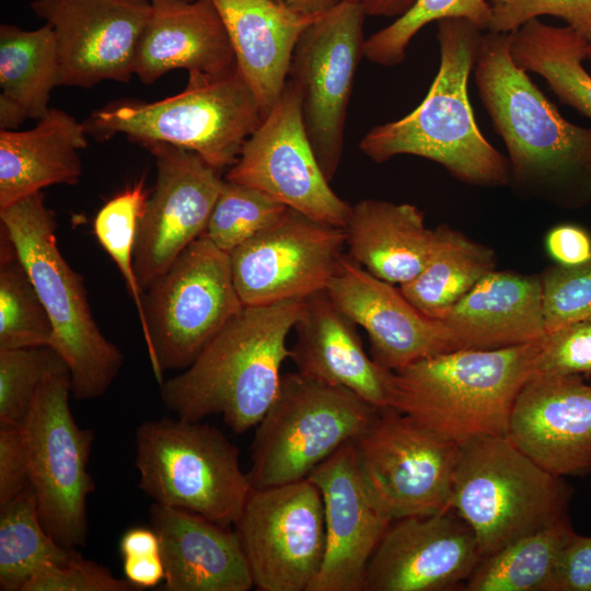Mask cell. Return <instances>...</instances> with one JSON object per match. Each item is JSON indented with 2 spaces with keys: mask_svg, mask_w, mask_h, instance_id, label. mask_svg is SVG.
<instances>
[{
  "mask_svg": "<svg viewBox=\"0 0 591 591\" xmlns=\"http://www.w3.org/2000/svg\"><path fill=\"white\" fill-rule=\"evenodd\" d=\"M512 33H483L474 79L520 189L565 204L591 197V128L568 121L518 67Z\"/></svg>",
  "mask_w": 591,
  "mask_h": 591,
  "instance_id": "6da1fadb",
  "label": "cell"
},
{
  "mask_svg": "<svg viewBox=\"0 0 591 591\" xmlns=\"http://www.w3.org/2000/svg\"><path fill=\"white\" fill-rule=\"evenodd\" d=\"M302 306L303 299L244 305L188 368L160 383L164 406L192 421L220 415L236 433L256 427L279 391Z\"/></svg>",
  "mask_w": 591,
  "mask_h": 591,
  "instance_id": "7a4b0ae2",
  "label": "cell"
},
{
  "mask_svg": "<svg viewBox=\"0 0 591 591\" xmlns=\"http://www.w3.org/2000/svg\"><path fill=\"white\" fill-rule=\"evenodd\" d=\"M437 26L440 66L427 95L408 115L368 131L360 150L376 163L421 157L473 186L509 185V160L480 132L467 93L483 31L465 19H443Z\"/></svg>",
  "mask_w": 591,
  "mask_h": 591,
  "instance_id": "3957f363",
  "label": "cell"
},
{
  "mask_svg": "<svg viewBox=\"0 0 591 591\" xmlns=\"http://www.w3.org/2000/svg\"><path fill=\"white\" fill-rule=\"evenodd\" d=\"M547 337V336H546ZM545 338L499 349H461L393 371L389 407L457 444L508 434L515 399Z\"/></svg>",
  "mask_w": 591,
  "mask_h": 591,
  "instance_id": "277c9868",
  "label": "cell"
},
{
  "mask_svg": "<svg viewBox=\"0 0 591 591\" xmlns=\"http://www.w3.org/2000/svg\"><path fill=\"white\" fill-rule=\"evenodd\" d=\"M0 221L49 316L50 348L70 371L71 395L77 401L101 397L117 378L123 355L102 334L83 278L58 248L54 216L42 192L0 210Z\"/></svg>",
  "mask_w": 591,
  "mask_h": 591,
  "instance_id": "5b68a950",
  "label": "cell"
},
{
  "mask_svg": "<svg viewBox=\"0 0 591 591\" xmlns=\"http://www.w3.org/2000/svg\"><path fill=\"white\" fill-rule=\"evenodd\" d=\"M188 74L186 88L173 96L118 100L94 111L86 131L99 139L123 134L142 146L167 143L197 153L219 172L231 167L263 120L258 101L237 67L221 76Z\"/></svg>",
  "mask_w": 591,
  "mask_h": 591,
  "instance_id": "8992f818",
  "label": "cell"
},
{
  "mask_svg": "<svg viewBox=\"0 0 591 591\" xmlns=\"http://www.w3.org/2000/svg\"><path fill=\"white\" fill-rule=\"evenodd\" d=\"M569 489L508 437L459 445L451 508L471 528L482 558L566 519Z\"/></svg>",
  "mask_w": 591,
  "mask_h": 591,
  "instance_id": "52a82bcc",
  "label": "cell"
},
{
  "mask_svg": "<svg viewBox=\"0 0 591 591\" xmlns=\"http://www.w3.org/2000/svg\"><path fill=\"white\" fill-rule=\"evenodd\" d=\"M139 488L154 503L234 525L252 490L236 447L218 428L162 417L135 434Z\"/></svg>",
  "mask_w": 591,
  "mask_h": 591,
  "instance_id": "ba28073f",
  "label": "cell"
},
{
  "mask_svg": "<svg viewBox=\"0 0 591 591\" xmlns=\"http://www.w3.org/2000/svg\"><path fill=\"white\" fill-rule=\"evenodd\" d=\"M380 408L352 391L298 371L282 374L277 396L256 426L252 489L308 478L372 422Z\"/></svg>",
  "mask_w": 591,
  "mask_h": 591,
  "instance_id": "9c48e42d",
  "label": "cell"
},
{
  "mask_svg": "<svg viewBox=\"0 0 591 591\" xmlns=\"http://www.w3.org/2000/svg\"><path fill=\"white\" fill-rule=\"evenodd\" d=\"M146 348L159 383L166 370H184L237 313L242 303L230 256L200 236L142 296Z\"/></svg>",
  "mask_w": 591,
  "mask_h": 591,
  "instance_id": "30bf717a",
  "label": "cell"
},
{
  "mask_svg": "<svg viewBox=\"0 0 591 591\" xmlns=\"http://www.w3.org/2000/svg\"><path fill=\"white\" fill-rule=\"evenodd\" d=\"M70 395V371L58 356L38 386L23 426L40 522L59 545L74 549L88 538L86 500L95 489L88 464L94 433L76 422Z\"/></svg>",
  "mask_w": 591,
  "mask_h": 591,
  "instance_id": "8fae6325",
  "label": "cell"
},
{
  "mask_svg": "<svg viewBox=\"0 0 591 591\" xmlns=\"http://www.w3.org/2000/svg\"><path fill=\"white\" fill-rule=\"evenodd\" d=\"M459 445L391 407L352 440L361 483L392 520L452 509Z\"/></svg>",
  "mask_w": 591,
  "mask_h": 591,
  "instance_id": "7c38bea8",
  "label": "cell"
},
{
  "mask_svg": "<svg viewBox=\"0 0 591 591\" xmlns=\"http://www.w3.org/2000/svg\"><path fill=\"white\" fill-rule=\"evenodd\" d=\"M363 8L343 0L300 35L288 80L320 167L331 183L343 154L344 127L356 70L363 56Z\"/></svg>",
  "mask_w": 591,
  "mask_h": 591,
  "instance_id": "4fadbf2b",
  "label": "cell"
},
{
  "mask_svg": "<svg viewBox=\"0 0 591 591\" xmlns=\"http://www.w3.org/2000/svg\"><path fill=\"white\" fill-rule=\"evenodd\" d=\"M234 530L257 590L309 591L326 541L323 499L313 482L252 489Z\"/></svg>",
  "mask_w": 591,
  "mask_h": 591,
  "instance_id": "5bb4252c",
  "label": "cell"
},
{
  "mask_svg": "<svg viewBox=\"0 0 591 591\" xmlns=\"http://www.w3.org/2000/svg\"><path fill=\"white\" fill-rule=\"evenodd\" d=\"M224 179L256 188L335 227L345 228L350 215L351 205L332 189L320 167L302 121L298 90L288 79Z\"/></svg>",
  "mask_w": 591,
  "mask_h": 591,
  "instance_id": "9a60e30c",
  "label": "cell"
},
{
  "mask_svg": "<svg viewBox=\"0 0 591 591\" xmlns=\"http://www.w3.org/2000/svg\"><path fill=\"white\" fill-rule=\"evenodd\" d=\"M345 246L344 228L288 208L229 254L237 294L244 305H267L323 291Z\"/></svg>",
  "mask_w": 591,
  "mask_h": 591,
  "instance_id": "2e32d148",
  "label": "cell"
},
{
  "mask_svg": "<svg viewBox=\"0 0 591 591\" xmlns=\"http://www.w3.org/2000/svg\"><path fill=\"white\" fill-rule=\"evenodd\" d=\"M143 147L155 160L157 182L135 247V273L142 291L202 235L224 184L220 172L190 150L162 142Z\"/></svg>",
  "mask_w": 591,
  "mask_h": 591,
  "instance_id": "e0dca14e",
  "label": "cell"
},
{
  "mask_svg": "<svg viewBox=\"0 0 591 591\" xmlns=\"http://www.w3.org/2000/svg\"><path fill=\"white\" fill-rule=\"evenodd\" d=\"M31 9L54 31L61 85L127 83L151 0H34Z\"/></svg>",
  "mask_w": 591,
  "mask_h": 591,
  "instance_id": "ac0fdd59",
  "label": "cell"
},
{
  "mask_svg": "<svg viewBox=\"0 0 591 591\" xmlns=\"http://www.w3.org/2000/svg\"><path fill=\"white\" fill-rule=\"evenodd\" d=\"M480 559L473 531L453 509L393 520L368 564L363 591L450 590Z\"/></svg>",
  "mask_w": 591,
  "mask_h": 591,
  "instance_id": "d6986e66",
  "label": "cell"
},
{
  "mask_svg": "<svg viewBox=\"0 0 591 591\" xmlns=\"http://www.w3.org/2000/svg\"><path fill=\"white\" fill-rule=\"evenodd\" d=\"M326 292L369 337L371 357L391 371L452 351L443 321L421 313L393 283L382 280L348 255L341 257Z\"/></svg>",
  "mask_w": 591,
  "mask_h": 591,
  "instance_id": "ffe728a7",
  "label": "cell"
},
{
  "mask_svg": "<svg viewBox=\"0 0 591 591\" xmlns=\"http://www.w3.org/2000/svg\"><path fill=\"white\" fill-rule=\"evenodd\" d=\"M323 499L325 553L309 591H363L368 564L392 523L359 477L352 441L308 477Z\"/></svg>",
  "mask_w": 591,
  "mask_h": 591,
  "instance_id": "44dd1931",
  "label": "cell"
},
{
  "mask_svg": "<svg viewBox=\"0 0 591 591\" xmlns=\"http://www.w3.org/2000/svg\"><path fill=\"white\" fill-rule=\"evenodd\" d=\"M508 437L557 476L591 471V386L579 375L532 374L521 389Z\"/></svg>",
  "mask_w": 591,
  "mask_h": 591,
  "instance_id": "7402d4cb",
  "label": "cell"
},
{
  "mask_svg": "<svg viewBox=\"0 0 591 591\" xmlns=\"http://www.w3.org/2000/svg\"><path fill=\"white\" fill-rule=\"evenodd\" d=\"M166 591H248L250 566L235 530L200 514L153 503Z\"/></svg>",
  "mask_w": 591,
  "mask_h": 591,
  "instance_id": "603a6c76",
  "label": "cell"
},
{
  "mask_svg": "<svg viewBox=\"0 0 591 591\" xmlns=\"http://www.w3.org/2000/svg\"><path fill=\"white\" fill-rule=\"evenodd\" d=\"M357 324L326 290L303 299L290 359L310 379L341 386L376 408L389 407L393 371L369 357Z\"/></svg>",
  "mask_w": 591,
  "mask_h": 591,
  "instance_id": "cb8c5ba5",
  "label": "cell"
},
{
  "mask_svg": "<svg viewBox=\"0 0 591 591\" xmlns=\"http://www.w3.org/2000/svg\"><path fill=\"white\" fill-rule=\"evenodd\" d=\"M174 69L211 76L236 69L227 30L211 0H151L134 73L152 84Z\"/></svg>",
  "mask_w": 591,
  "mask_h": 591,
  "instance_id": "d4e9b609",
  "label": "cell"
},
{
  "mask_svg": "<svg viewBox=\"0 0 591 591\" xmlns=\"http://www.w3.org/2000/svg\"><path fill=\"white\" fill-rule=\"evenodd\" d=\"M452 350L499 349L538 341L545 328L541 278L493 270L443 320Z\"/></svg>",
  "mask_w": 591,
  "mask_h": 591,
  "instance_id": "484cf974",
  "label": "cell"
},
{
  "mask_svg": "<svg viewBox=\"0 0 591 591\" xmlns=\"http://www.w3.org/2000/svg\"><path fill=\"white\" fill-rule=\"evenodd\" d=\"M231 42L236 67L263 115L270 112L288 79L296 44L316 19L274 0H211Z\"/></svg>",
  "mask_w": 591,
  "mask_h": 591,
  "instance_id": "4316f807",
  "label": "cell"
},
{
  "mask_svg": "<svg viewBox=\"0 0 591 591\" xmlns=\"http://www.w3.org/2000/svg\"><path fill=\"white\" fill-rule=\"evenodd\" d=\"M86 134L84 123L58 108L28 130H0V210L47 186L76 185Z\"/></svg>",
  "mask_w": 591,
  "mask_h": 591,
  "instance_id": "83f0119b",
  "label": "cell"
},
{
  "mask_svg": "<svg viewBox=\"0 0 591 591\" xmlns=\"http://www.w3.org/2000/svg\"><path fill=\"white\" fill-rule=\"evenodd\" d=\"M348 256L373 276L404 285L424 268L433 241L414 205L362 199L344 228Z\"/></svg>",
  "mask_w": 591,
  "mask_h": 591,
  "instance_id": "f1b7e54d",
  "label": "cell"
},
{
  "mask_svg": "<svg viewBox=\"0 0 591 591\" xmlns=\"http://www.w3.org/2000/svg\"><path fill=\"white\" fill-rule=\"evenodd\" d=\"M495 269L493 250L448 224H440L433 230L431 251L424 268L399 288L421 313L443 321L453 306Z\"/></svg>",
  "mask_w": 591,
  "mask_h": 591,
  "instance_id": "f546056e",
  "label": "cell"
},
{
  "mask_svg": "<svg viewBox=\"0 0 591 591\" xmlns=\"http://www.w3.org/2000/svg\"><path fill=\"white\" fill-rule=\"evenodd\" d=\"M588 44L569 26L535 18L512 32L510 51L514 63L542 77L560 103L591 119V74L583 67Z\"/></svg>",
  "mask_w": 591,
  "mask_h": 591,
  "instance_id": "4dcf8cb0",
  "label": "cell"
},
{
  "mask_svg": "<svg viewBox=\"0 0 591 591\" xmlns=\"http://www.w3.org/2000/svg\"><path fill=\"white\" fill-rule=\"evenodd\" d=\"M60 82L59 54L49 24L33 31L1 24V95L19 104L28 118L38 120L48 113L50 93Z\"/></svg>",
  "mask_w": 591,
  "mask_h": 591,
  "instance_id": "1f68e13d",
  "label": "cell"
},
{
  "mask_svg": "<svg viewBox=\"0 0 591 591\" xmlns=\"http://www.w3.org/2000/svg\"><path fill=\"white\" fill-rule=\"evenodd\" d=\"M573 533L568 519L522 536L480 559L466 591H549L563 548Z\"/></svg>",
  "mask_w": 591,
  "mask_h": 591,
  "instance_id": "d6a6232c",
  "label": "cell"
},
{
  "mask_svg": "<svg viewBox=\"0 0 591 591\" xmlns=\"http://www.w3.org/2000/svg\"><path fill=\"white\" fill-rule=\"evenodd\" d=\"M73 554L45 530L32 486L0 507L1 591H22L42 566L62 564Z\"/></svg>",
  "mask_w": 591,
  "mask_h": 591,
  "instance_id": "836d02e7",
  "label": "cell"
},
{
  "mask_svg": "<svg viewBox=\"0 0 591 591\" xmlns=\"http://www.w3.org/2000/svg\"><path fill=\"white\" fill-rule=\"evenodd\" d=\"M53 326L8 233L0 227V349L51 347Z\"/></svg>",
  "mask_w": 591,
  "mask_h": 591,
  "instance_id": "e575fe53",
  "label": "cell"
},
{
  "mask_svg": "<svg viewBox=\"0 0 591 591\" xmlns=\"http://www.w3.org/2000/svg\"><path fill=\"white\" fill-rule=\"evenodd\" d=\"M443 19H465L488 31L491 8L487 0H416L405 14L364 40L363 56L380 66H396L405 59L410 40L421 28Z\"/></svg>",
  "mask_w": 591,
  "mask_h": 591,
  "instance_id": "d590c367",
  "label": "cell"
},
{
  "mask_svg": "<svg viewBox=\"0 0 591 591\" xmlns=\"http://www.w3.org/2000/svg\"><path fill=\"white\" fill-rule=\"evenodd\" d=\"M143 179L111 198L96 213L93 232L101 246L120 271L144 328L143 291L138 282L134 256L138 227L148 199Z\"/></svg>",
  "mask_w": 591,
  "mask_h": 591,
  "instance_id": "8d00e7d4",
  "label": "cell"
},
{
  "mask_svg": "<svg viewBox=\"0 0 591 591\" xmlns=\"http://www.w3.org/2000/svg\"><path fill=\"white\" fill-rule=\"evenodd\" d=\"M287 209L256 188L224 179L201 236L230 254L274 224Z\"/></svg>",
  "mask_w": 591,
  "mask_h": 591,
  "instance_id": "74e56055",
  "label": "cell"
},
{
  "mask_svg": "<svg viewBox=\"0 0 591 591\" xmlns=\"http://www.w3.org/2000/svg\"><path fill=\"white\" fill-rule=\"evenodd\" d=\"M58 354L50 347L0 349V425H22Z\"/></svg>",
  "mask_w": 591,
  "mask_h": 591,
  "instance_id": "f35d334b",
  "label": "cell"
},
{
  "mask_svg": "<svg viewBox=\"0 0 591 591\" xmlns=\"http://www.w3.org/2000/svg\"><path fill=\"white\" fill-rule=\"evenodd\" d=\"M547 334L591 315V259L577 266H554L542 277Z\"/></svg>",
  "mask_w": 591,
  "mask_h": 591,
  "instance_id": "ab89813d",
  "label": "cell"
},
{
  "mask_svg": "<svg viewBox=\"0 0 591 591\" xmlns=\"http://www.w3.org/2000/svg\"><path fill=\"white\" fill-rule=\"evenodd\" d=\"M487 1L491 8L490 32L512 33L532 19L551 15L561 19L586 42L591 43V0Z\"/></svg>",
  "mask_w": 591,
  "mask_h": 591,
  "instance_id": "60d3db41",
  "label": "cell"
},
{
  "mask_svg": "<svg viewBox=\"0 0 591 591\" xmlns=\"http://www.w3.org/2000/svg\"><path fill=\"white\" fill-rule=\"evenodd\" d=\"M126 578L76 553L62 563H47L25 583L22 591H136Z\"/></svg>",
  "mask_w": 591,
  "mask_h": 591,
  "instance_id": "b9f144b4",
  "label": "cell"
},
{
  "mask_svg": "<svg viewBox=\"0 0 591 591\" xmlns=\"http://www.w3.org/2000/svg\"><path fill=\"white\" fill-rule=\"evenodd\" d=\"M534 373H591V315L547 335Z\"/></svg>",
  "mask_w": 591,
  "mask_h": 591,
  "instance_id": "7bdbcfd3",
  "label": "cell"
},
{
  "mask_svg": "<svg viewBox=\"0 0 591 591\" xmlns=\"http://www.w3.org/2000/svg\"><path fill=\"white\" fill-rule=\"evenodd\" d=\"M31 486L30 452L22 425H0V507Z\"/></svg>",
  "mask_w": 591,
  "mask_h": 591,
  "instance_id": "ee69618b",
  "label": "cell"
},
{
  "mask_svg": "<svg viewBox=\"0 0 591 591\" xmlns=\"http://www.w3.org/2000/svg\"><path fill=\"white\" fill-rule=\"evenodd\" d=\"M549 591H591V537L571 534L559 556Z\"/></svg>",
  "mask_w": 591,
  "mask_h": 591,
  "instance_id": "f6af8a7d",
  "label": "cell"
},
{
  "mask_svg": "<svg viewBox=\"0 0 591 591\" xmlns=\"http://www.w3.org/2000/svg\"><path fill=\"white\" fill-rule=\"evenodd\" d=\"M549 257L560 266H577L591 259V235L576 224H559L545 237Z\"/></svg>",
  "mask_w": 591,
  "mask_h": 591,
  "instance_id": "bcb514c9",
  "label": "cell"
},
{
  "mask_svg": "<svg viewBox=\"0 0 591 591\" xmlns=\"http://www.w3.org/2000/svg\"><path fill=\"white\" fill-rule=\"evenodd\" d=\"M123 569L125 578L138 590L158 586L165 576L160 554L124 557Z\"/></svg>",
  "mask_w": 591,
  "mask_h": 591,
  "instance_id": "7dc6e473",
  "label": "cell"
},
{
  "mask_svg": "<svg viewBox=\"0 0 591 591\" xmlns=\"http://www.w3.org/2000/svg\"><path fill=\"white\" fill-rule=\"evenodd\" d=\"M119 552L123 558L160 554L158 534L152 528H131L120 537Z\"/></svg>",
  "mask_w": 591,
  "mask_h": 591,
  "instance_id": "c3c4849f",
  "label": "cell"
},
{
  "mask_svg": "<svg viewBox=\"0 0 591 591\" xmlns=\"http://www.w3.org/2000/svg\"><path fill=\"white\" fill-rule=\"evenodd\" d=\"M359 3L367 15L401 16L405 14L416 0H347Z\"/></svg>",
  "mask_w": 591,
  "mask_h": 591,
  "instance_id": "681fc988",
  "label": "cell"
},
{
  "mask_svg": "<svg viewBox=\"0 0 591 591\" xmlns=\"http://www.w3.org/2000/svg\"><path fill=\"white\" fill-rule=\"evenodd\" d=\"M290 10L308 16V18H318L333 8H335L337 4H339L343 0H274Z\"/></svg>",
  "mask_w": 591,
  "mask_h": 591,
  "instance_id": "f907efd6",
  "label": "cell"
},
{
  "mask_svg": "<svg viewBox=\"0 0 591 591\" xmlns=\"http://www.w3.org/2000/svg\"><path fill=\"white\" fill-rule=\"evenodd\" d=\"M26 118L19 104L0 94V130H16Z\"/></svg>",
  "mask_w": 591,
  "mask_h": 591,
  "instance_id": "816d5d0a",
  "label": "cell"
},
{
  "mask_svg": "<svg viewBox=\"0 0 591 591\" xmlns=\"http://www.w3.org/2000/svg\"><path fill=\"white\" fill-rule=\"evenodd\" d=\"M587 59L591 62V43L587 47Z\"/></svg>",
  "mask_w": 591,
  "mask_h": 591,
  "instance_id": "f5cc1de1",
  "label": "cell"
},
{
  "mask_svg": "<svg viewBox=\"0 0 591 591\" xmlns=\"http://www.w3.org/2000/svg\"><path fill=\"white\" fill-rule=\"evenodd\" d=\"M188 1H194V0H188Z\"/></svg>",
  "mask_w": 591,
  "mask_h": 591,
  "instance_id": "db71d44e",
  "label": "cell"
}]
</instances>
